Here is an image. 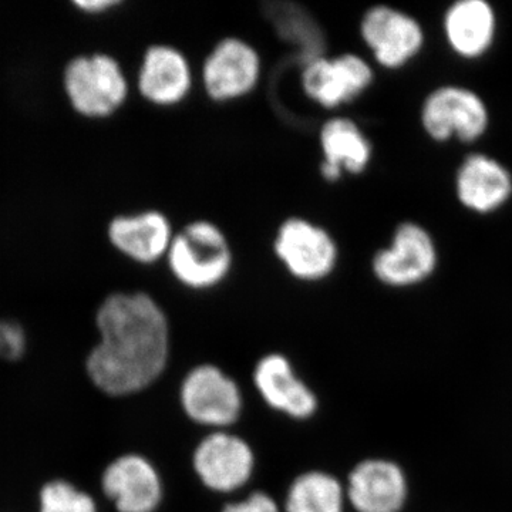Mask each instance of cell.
<instances>
[{"mask_svg":"<svg viewBox=\"0 0 512 512\" xmlns=\"http://www.w3.org/2000/svg\"><path fill=\"white\" fill-rule=\"evenodd\" d=\"M99 342L86 359L94 386L111 397L133 396L157 382L171 353L170 320L143 291L110 293L97 308Z\"/></svg>","mask_w":512,"mask_h":512,"instance_id":"obj_1","label":"cell"},{"mask_svg":"<svg viewBox=\"0 0 512 512\" xmlns=\"http://www.w3.org/2000/svg\"><path fill=\"white\" fill-rule=\"evenodd\" d=\"M165 265L174 281L194 292L224 284L234 269V248L227 232L211 220H192L175 231Z\"/></svg>","mask_w":512,"mask_h":512,"instance_id":"obj_2","label":"cell"},{"mask_svg":"<svg viewBox=\"0 0 512 512\" xmlns=\"http://www.w3.org/2000/svg\"><path fill=\"white\" fill-rule=\"evenodd\" d=\"M62 87L74 113L87 120H106L124 109L131 94L130 77L116 56L82 53L63 67Z\"/></svg>","mask_w":512,"mask_h":512,"instance_id":"obj_3","label":"cell"},{"mask_svg":"<svg viewBox=\"0 0 512 512\" xmlns=\"http://www.w3.org/2000/svg\"><path fill=\"white\" fill-rule=\"evenodd\" d=\"M272 252L286 274L302 284H319L335 274L340 262L338 241L311 218L292 215L275 229Z\"/></svg>","mask_w":512,"mask_h":512,"instance_id":"obj_4","label":"cell"},{"mask_svg":"<svg viewBox=\"0 0 512 512\" xmlns=\"http://www.w3.org/2000/svg\"><path fill=\"white\" fill-rule=\"evenodd\" d=\"M261 53L244 37L225 36L202 59L198 80L202 92L218 104L247 99L261 83Z\"/></svg>","mask_w":512,"mask_h":512,"instance_id":"obj_5","label":"cell"},{"mask_svg":"<svg viewBox=\"0 0 512 512\" xmlns=\"http://www.w3.org/2000/svg\"><path fill=\"white\" fill-rule=\"evenodd\" d=\"M421 127L436 143H477L490 128V110L468 87L446 84L431 90L421 104Z\"/></svg>","mask_w":512,"mask_h":512,"instance_id":"obj_6","label":"cell"},{"mask_svg":"<svg viewBox=\"0 0 512 512\" xmlns=\"http://www.w3.org/2000/svg\"><path fill=\"white\" fill-rule=\"evenodd\" d=\"M437 265L439 249L433 235L414 221L397 225L390 244L377 249L370 261L377 281L394 289L423 284L434 275Z\"/></svg>","mask_w":512,"mask_h":512,"instance_id":"obj_7","label":"cell"},{"mask_svg":"<svg viewBox=\"0 0 512 512\" xmlns=\"http://www.w3.org/2000/svg\"><path fill=\"white\" fill-rule=\"evenodd\" d=\"M375 83L372 63L357 53L320 55L303 63L301 89L320 109L336 111L362 97Z\"/></svg>","mask_w":512,"mask_h":512,"instance_id":"obj_8","label":"cell"},{"mask_svg":"<svg viewBox=\"0 0 512 512\" xmlns=\"http://www.w3.org/2000/svg\"><path fill=\"white\" fill-rule=\"evenodd\" d=\"M185 416L211 431L229 430L244 412L241 387L221 367L202 363L192 367L180 386Z\"/></svg>","mask_w":512,"mask_h":512,"instance_id":"obj_9","label":"cell"},{"mask_svg":"<svg viewBox=\"0 0 512 512\" xmlns=\"http://www.w3.org/2000/svg\"><path fill=\"white\" fill-rule=\"evenodd\" d=\"M359 36L373 62L386 70L409 66L426 45V33L419 20L390 5L366 9L360 18Z\"/></svg>","mask_w":512,"mask_h":512,"instance_id":"obj_10","label":"cell"},{"mask_svg":"<svg viewBox=\"0 0 512 512\" xmlns=\"http://www.w3.org/2000/svg\"><path fill=\"white\" fill-rule=\"evenodd\" d=\"M254 448L231 430L210 431L192 453V470L207 490L234 494L252 480Z\"/></svg>","mask_w":512,"mask_h":512,"instance_id":"obj_11","label":"cell"},{"mask_svg":"<svg viewBox=\"0 0 512 512\" xmlns=\"http://www.w3.org/2000/svg\"><path fill=\"white\" fill-rule=\"evenodd\" d=\"M195 73L188 56L170 43H153L144 49L136 74L141 99L158 109H173L188 100Z\"/></svg>","mask_w":512,"mask_h":512,"instance_id":"obj_12","label":"cell"},{"mask_svg":"<svg viewBox=\"0 0 512 512\" xmlns=\"http://www.w3.org/2000/svg\"><path fill=\"white\" fill-rule=\"evenodd\" d=\"M175 231L173 221L156 208L114 215L106 228L107 241L117 254L141 266L164 262Z\"/></svg>","mask_w":512,"mask_h":512,"instance_id":"obj_13","label":"cell"},{"mask_svg":"<svg viewBox=\"0 0 512 512\" xmlns=\"http://www.w3.org/2000/svg\"><path fill=\"white\" fill-rule=\"evenodd\" d=\"M101 490L117 512H156L164 500L160 471L143 454L114 458L101 474Z\"/></svg>","mask_w":512,"mask_h":512,"instance_id":"obj_14","label":"cell"},{"mask_svg":"<svg viewBox=\"0 0 512 512\" xmlns=\"http://www.w3.org/2000/svg\"><path fill=\"white\" fill-rule=\"evenodd\" d=\"M320 177L339 183L345 177L365 174L373 161L372 141L356 120L332 116L323 121L318 134Z\"/></svg>","mask_w":512,"mask_h":512,"instance_id":"obj_15","label":"cell"},{"mask_svg":"<svg viewBox=\"0 0 512 512\" xmlns=\"http://www.w3.org/2000/svg\"><path fill=\"white\" fill-rule=\"evenodd\" d=\"M252 380L266 406L292 420H309L318 412V396L282 353H268L256 362Z\"/></svg>","mask_w":512,"mask_h":512,"instance_id":"obj_16","label":"cell"},{"mask_svg":"<svg viewBox=\"0 0 512 512\" xmlns=\"http://www.w3.org/2000/svg\"><path fill=\"white\" fill-rule=\"evenodd\" d=\"M345 490L348 504L356 512H400L409 484L399 464L386 458H367L352 468Z\"/></svg>","mask_w":512,"mask_h":512,"instance_id":"obj_17","label":"cell"},{"mask_svg":"<svg viewBox=\"0 0 512 512\" xmlns=\"http://www.w3.org/2000/svg\"><path fill=\"white\" fill-rule=\"evenodd\" d=\"M454 188L461 207L478 215L493 214L512 198V174L497 158L468 154L458 165Z\"/></svg>","mask_w":512,"mask_h":512,"instance_id":"obj_18","label":"cell"},{"mask_svg":"<svg viewBox=\"0 0 512 512\" xmlns=\"http://www.w3.org/2000/svg\"><path fill=\"white\" fill-rule=\"evenodd\" d=\"M497 30V13L485 0H458L444 12V37L460 59L478 60L487 55L493 49Z\"/></svg>","mask_w":512,"mask_h":512,"instance_id":"obj_19","label":"cell"},{"mask_svg":"<svg viewBox=\"0 0 512 512\" xmlns=\"http://www.w3.org/2000/svg\"><path fill=\"white\" fill-rule=\"evenodd\" d=\"M345 484L323 470H309L293 478L286 491L284 512H345Z\"/></svg>","mask_w":512,"mask_h":512,"instance_id":"obj_20","label":"cell"},{"mask_svg":"<svg viewBox=\"0 0 512 512\" xmlns=\"http://www.w3.org/2000/svg\"><path fill=\"white\" fill-rule=\"evenodd\" d=\"M271 20L275 23L279 35L289 42L305 47L306 60L325 55L322 52V37L319 26L311 18L308 12L299 9L292 3H278L271 5Z\"/></svg>","mask_w":512,"mask_h":512,"instance_id":"obj_21","label":"cell"},{"mask_svg":"<svg viewBox=\"0 0 512 512\" xmlns=\"http://www.w3.org/2000/svg\"><path fill=\"white\" fill-rule=\"evenodd\" d=\"M39 512H99L93 495L70 481L56 478L39 491Z\"/></svg>","mask_w":512,"mask_h":512,"instance_id":"obj_22","label":"cell"},{"mask_svg":"<svg viewBox=\"0 0 512 512\" xmlns=\"http://www.w3.org/2000/svg\"><path fill=\"white\" fill-rule=\"evenodd\" d=\"M28 338L26 330L12 319L0 320V359L16 362L26 353Z\"/></svg>","mask_w":512,"mask_h":512,"instance_id":"obj_23","label":"cell"},{"mask_svg":"<svg viewBox=\"0 0 512 512\" xmlns=\"http://www.w3.org/2000/svg\"><path fill=\"white\" fill-rule=\"evenodd\" d=\"M221 512H284L274 497L265 491H254L239 500L225 504Z\"/></svg>","mask_w":512,"mask_h":512,"instance_id":"obj_24","label":"cell"},{"mask_svg":"<svg viewBox=\"0 0 512 512\" xmlns=\"http://www.w3.org/2000/svg\"><path fill=\"white\" fill-rule=\"evenodd\" d=\"M121 3V0H74L73 6L86 15L97 16L119 8Z\"/></svg>","mask_w":512,"mask_h":512,"instance_id":"obj_25","label":"cell"}]
</instances>
